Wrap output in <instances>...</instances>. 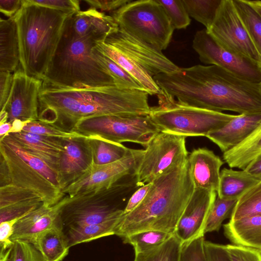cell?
I'll use <instances>...</instances> for the list:
<instances>
[{
    "label": "cell",
    "instance_id": "1",
    "mask_svg": "<svg viewBox=\"0 0 261 261\" xmlns=\"http://www.w3.org/2000/svg\"><path fill=\"white\" fill-rule=\"evenodd\" d=\"M162 92L182 103L239 114L261 112L258 84L246 81L216 65L179 68L153 77Z\"/></svg>",
    "mask_w": 261,
    "mask_h": 261
},
{
    "label": "cell",
    "instance_id": "2",
    "mask_svg": "<svg viewBox=\"0 0 261 261\" xmlns=\"http://www.w3.org/2000/svg\"><path fill=\"white\" fill-rule=\"evenodd\" d=\"M149 93L116 86L71 88L43 81L38 120L72 132L82 119L99 115H148Z\"/></svg>",
    "mask_w": 261,
    "mask_h": 261
},
{
    "label": "cell",
    "instance_id": "3",
    "mask_svg": "<svg viewBox=\"0 0 261 261\" xmlns=\"http://www.w3.org/2000/svg\"><path fill=\"white\" fill-rule=\"evenodd\" d=\"M151 182L143 201L123 215L115 232L117 236L123 239L147 230L174 233L195 190L188 159Z\"/></svg>",
    "mask_w": 261,
    "mask_h": 261
},
{
    "label": "cell",
    "instance_id": "4",
    "mask_svg": "<svg viewBox=\"0 0 261 261\" xmlns=\"http://www.w3.org/2000/svg\"><path fill=\"white\" fill-rule=\"evenodd\" d=\"M72 14L65 20L58 47L42 81L71 88L116 86L113 79L92 54L96 43L103 40L93 34L77 35L72 27Z\"/></svg>",
    "mask_w": 261,
    "mask_h": 261
},
{
    "label": "cell",
    "instance_id": "5",
    "mask_svg": "<svg viewBox=\"0 0 261 261\" xmlns=\"http://www.w3.org/2000/svg\"><path fill=\"white\" fill-rule=\"evenodd\" d=\"M21 8L14 16L20 64L27 75L42 80L69 14L32 4L28 0H21Z\"/></svg>",
    "mask_w": 261,
    "mask_h": 261
},
{
    "label": "cell",
    "instance_id": "6",
    "mask_svg": "<svg viewBox=\"0 0 261 261\" xmlns=\"http://www.w3.org/2000/svg\"><path fill=\"white\" fill-rule=\"evenodd\" d=\"M149 116L161 132L187 137L204 136L221 128L236 115L187 105L162 92Z\"/></svg>",
    "mask_w": 261,
    "mask_h": 261
},
{
    "label": "cell",
    "instance_id": "7",
    "mask_svg": "<svg viewBox=\"0 0 261 261\" xmlns=\"http://www.w3.org/2000/svg\"><path fill=\"white\" fill-rule=\"evenodd\" d=\"M111 16L119 29L161 51L170 42L174 29L157 0L132 1Z\"/></svg>",
    "mask_w": 261,
    "mask_h": 261
},
{
    "label": "cell",
    "instance_id": "8",
    "mask_svg": "<svg viewBox=\"0 0 261 261\" xmlns=\"http://www.w3.org/2000/svg\"><path fill=\"white\" fill-rule=\"evenodd\" d=\"M72 132L120 143L130 142L146 147L161 132L149 115H109L80 120Z\"/></svg>",
    "mask_w": 261,
    "mask_h": 261
},
{
    "label": "cell",
    "instance_id": "9",
    "mask_svg": "<svg viewBox=\"0 0 261 261\" xmlns=\"http://www.w3.org/2000/svg\"><path fill=\"white\" fill-rule=\"evenodd\" d=\"M115 184L72 197L68 195L60 213L63 230L71 226L100 223L123 215V210L118 208L113 201Z\"/></svg>",
    "mask_w": 261,
    "mask_h": 261
},
{
    "label": "cell",
    "instance_id": "10",
    "mask_svg": "<svg viewBox=\"0 0 261 261\" xmlns=\"http://www.w3.org/2000/svg\"><path fill=\"white\" fill-rule=\"evenodd\" d=\"M186 137L160 132L148 143L135 172L137 184L144 185L185 163L188 152Z\"/></svg>",
    "mask_w": 261,
    "mask_h": 261
},
{
    "label": "cell",
    "instance_id": "11",
    "mask_svg": "<svg viewBox=\"0 0 261 261\" xmlns=\"http://www.w3.org/2000/svg\"><path fill=\"white\" fill-rule=\"evenodd\" d=\"M192 46L204 64L219 66L249 82H261V65L225 48L203 29L197 31Z\"/></svg>",
    "mask_w": 261,
    "mask_h": 261
},
{
    "label": "cell",
    "instance_id": "12",
    "mask_svg": "<svg viewBox=\"0 0 261 261\" xmlns=\"http://www.w3.org/2000/svg\"><path fill=\"white\" fill-rule=\"evenodd\" d=\"M220 44L261 65V57L247 34L232 0H222L215 20L206 30Z\"/></svg>",
    "mask_w": 261,
    "mask_h": 261
},
{
    "label": "cell",
    "instance_id": "13",
    "mask_svg": "<svg viewBox=\"0 0 261 261\" xmlns=\"http://www.w3.org/2000/svg\"><path fill=\"white\" fill-rule=\"evenodd\" d=\"M103 42L124 54L152 77L179 68L162 51L119 29L109 34Z\"/></svg>",
    "mask_w": 261,
    "mask_h": 261
},
{
    "label": "cell",
    "instance_id": "14",
    "mask_svg": "<svg viewBox=\"0 0 261 261\" xmlns=\"http://www.w3.org/2000/svg\"><path fill=\"white\" fill-rule=\"evenodd\" d=\"M144 154L143 149H130L123 159L101 165L94 163L79 179L62 190L69 197L102 188H109L123 177L134 173Z\"/></svg>",
    "mask_w": 261,
    "mask_h": 261
},
{
    "label": "cell",
    "instance_id": "15",
    "mask_svg": "<svg viewBox=\"0 0 261 261\" xmlns=\"http://www.w3.org/2000/svg\"><path fill=\"white\" fill-rule=\"evenodd\" d=\"M0 153L7 165L11 184L35 192L48 206L56 204L66 196L2 141Z\"/></svg>",
    "mask_w": 261,
    "mask_h": 261
},
{
    "label": "cell",
    "instance_id": "16",
    "mask_svg": "<svg viewBox=\"0 0 261 261\" xmlns=\"http://www.w3.org/2000/svg\"><path fill=\"white\" fill-rule=\"evenodd\" d=\"M42 82L40 79L27 75L22 68L15 70L11 91L4 110L8 113V121L38 120L39 95Z\"/></svg>",
    "mask_w": 261,
    "mask_h": 261
},
{
    "label": "cell",
    "instance_id": "17",
    "mask_svg": "<svg viewBox=\"0 0 261 261\" xmlns=\"http://www.w3.org/2000/svg\"><path fill=\"white\" fill-rule=\"evenodd\" d=\"M217 193L195 189L174 234L182 244L204 237L207 217Z\"/></svg>",
    "mask_w": 261,
    "mask_h": 261
},
{
    "label": "cell",
    "instance_id": "18",
    "mask_svg": "<svg viewBox=\"0 0 261 261\" xmlns=\"http://www.w3.org/2000/svg\"><path fill=\"white\" fill-rule=\"evenodd\" d=\"M89 139H63L58 177L61 190L82 177L94 163Z\"/></svg>",
    "mask_w": 261,
    "mask_h": 261
},
{
    "label": "cell",
    "instance_id": "19",
    "mask_svg": "<svg viewBox=\"0 0 261 261\" xmlns=\"http://www.w3.org/2000/svg\"><path fill=\"white\" fill-rule=\"evenodd\" d=\"M66 195L56 204L48 206L44 203L20 219L14 225L11 240L33 244L37 237L46 230L62 225L60 210L67 198Z\"/></svg>",
    "mask_w": 261,
    "mask_h": 261
},
{
    "label": "cell",
    "instance_id": "20",
    "mask_svg": "<svg viewBox=\"0 0 261 261\" xmlns=\"http://www.w3.org/2000/svg\"><path fill=\"white\" fill-rule=\"evenodd\" d=\"M188 162L195 189H202L217 193L220 168L224 161L205 148L193 150Z\"/></svg>",
    "mask_w": 261,
    "mask_h": 261
},
{
    "label": "cell",
    "instance_id": "21",
    "mask_svg": "<svg viewBox=\"0 0 261 261\" xmlns=\"http://www.w3.org/2000/svg\"><path fill=\"white\" fill-rule=\"evenodd\" d=\"M261 123V112L236 115L221 128L206 137L226 152L244 141Z\"/></svg>",
    "mask_w": 261,
    "mask_h": 261
},
{
    "label": "cell",
    "instance_id": "22",
    "mask_svg": "<svg viewBox=\"0 0 261 261\" xmlns=\"http://www.w3.org/2000/svg\"><path fill=\"white\" fill-rule=\"evenodd\" d=\"M8 135L22 148L41 159L58 175L59 162L64 150L63 139L24 131Z\"/></svg>",
    "mask_w": 261,
    "mask_h": 261
},
{
    "label": "cell",
    "instance_id": "23",
    "mask_svg": "<svg viewBox=\"0 0 261 261\" xmlns=\"http://www.w3.org/2000/svg\"><path fill=\"white\" fill-rule=\"evenodd\" d=\"M224 234L232 244L261 252V216L231 220L223 225Z\"/></svg>",
    "mask_w": 261,
    "mask_h": 261
},
{
    "label": "cell",
    "instance_id": "24",
    "mask_svg": "<svg viewBox=\"0 0 261 261\" xmlns=\"http://www.w3.org/2000/svg\"><path fill=\"white\" fill-rule=\"evenodd\" d=\"M20 63L19 41L15 16L0 19V72H15Z\"/></svg>",
    "mask_w": 261,
    "mask_h": 261
},
{
    "label": "cell",
    "instance_id": "25",
    "mask_svg": "<svg viewBox=\"0 0 261 261\" xmlns=\"http://www.w3.org/2000/svg\"><path fill=\"white\" fill-rule=\"evenodd\" d=\"M95 47L131 75L149 95H158L162 93L153 77L121 51L103 41L97 42Z\"/></svg>",
    "mask_w": 261,
    "mask_h": 261
},
{
    "label": "cell",
    "instance_id": "26",
    "mask_svg": "<svg viewBox=\"0 0 261 261\" xmlns=\"http://www.w3.org/2000/svg\"><path fill=\"white\" fill-rule=\"evenodd\" d=\"M260 180L245 170L224 168L220 172L217 196L224 199L238 200Z\"/></svg>",
    "mask_w": 261,
    "mask_h": 261
},
{
    "label": "cell",
    "instance_id": "27",
    "mask_svg": "<svg viewBox=\"0 0 261 261\" xmlns=\"http://www.w3.org/2000/svg\"><path fill=\"white\" fill-rule=\"evenodd\" d=\"M33 245L45 261H62L68 254V243L62 225L55 226L40 233Z\"/></svg>",
    "mask_w": 261,
    "mask_h": 261
},
{
    "label": "cell",
    "instance_id": "28",
    "mask_svg": "<svg viewBox=\"0 0 261 261\" xmlns=\"http://www.w3.org/2000/svg\"><path fill=\"white\" fill-rule=\"evenodd\" d=\"M261 154V123L242 143L223 152V160L230 168L244 170Z\"/></svg>",
    "mask_w": 261,
    "mask_h": 261
},
{
    "label": "cell",
    "instance_id": "29",
    "mask_svg": "<svg viewBox=\"0 0 261 261\" xmlns=\"http://www.w3.org/2000/svg\"><path fill=\"white\" fill-rule=\"evenodd\" d=\"M122 216L100 223L71 226L64 229L69 247L115 234Z\"/></svg>",
    "mask_w": 261,
    "mask_h": 261
},
{
    "label": "cell",
    "instance_id": "30",
    "mask_svg": "<svg viewBox=\"0 0 261 261\" xmlns=\"http://www.w3.org/2000/svg\"><path fill=\"white\" fill-rule=\"evenodd\" d=\"M238 15L261 57V15L248 0H232Z\"/></svg>",
    "mask_w": 261,
    "mask_h": 261
},
{
    "label": "cell",
    "instance_id": "31",
    "mask_svg": "<svg viewBox=\"0 0 261 261\" xmlns=\"http://www.w3.org/2000/svg\"><path fill=\"white\" fill-rule=\"evenodd\" d=\"M89 140L92 150L94 163L98 165L118 161L125 157L130 150L122 144L100 138H92Z\"/></svg>",
    "mask_w": 261,
    "mask_h": 261
},
{
    "label": "cell",
    "instance_id": "32",
    "mask_svg": "<svg viewBox=\"0 0 261 261\" xmlns=\"http://www.w3.org/2000/svg\"><path fill=\"white\" fill-rule=\"evenodd\" d=\"M0 141L5 143L33 169L61 190L57 173L44 161L22 148L8 135L0 138Z\"/></svg>",
    "mask_w": 261,
    "mask_h": 261
},
{
    "label": "cell",
    "instance_id": "33",
    "mask_svg": "<svg viewBox=\"0 0 261 261\" xmlns=\"http://www.w3.org/2000/svg\"><path fill=\"white\" fill-rule=\"evenodd\" d=\"M257 216H261V180L239 198L230 220Z\"/></svg>",
    "mask_w": 261,
    "mask_h": 261
},
{
    "label": "cell",
    "instance_id": "34",
    "mask_svg": "<svg viewBox=\"0 0 261 261\" xmlns=\"http://www.w3.org/2000/svg\"><path fill=\"white\" fill-rule=\"evenodd\" d=\"M182 243L173 234L161 245L135 254L134 261H179Z\"/></svg>",
    "mask_w": 261,
    "mask_h": 261
},
{
    "label": "cell",
    "instance_id": "35",
    "mask_svg": "<svg viewBox=\"0 0 261 261\" xmlns=\"http://www.w3.org/2000/svg\"><path fill=\"white\" fill-rule=\"evenodd\" d=\"M95 46L92 51L93 57L113 79L116 86L146 91L131 75L114 61L98 50Z\"/></svg>",
    "mask_w": 261,
    "mask_h": 261
},
{
    "label": "cell",
    "instance_id": "36",
    "mask_svg": "<svg viewBox=\"0 0 261 261\" xmlns=\"http://www.w3.org/2000/svg\"><path fill=\"white\" fill-rule=\"evenodd\" d=\"M222 0H182L190 16L208 29L213 24Z\"/></svg>",
    "mask_w": 261,
    "mask_h": 261
},
{
    "label": "cell",
    "instance_id": "37",
    "mask_svg": "<svg viewBox=\"0 0 261 261\" xmlns=\"http://www.w3.org/2000/svg\"><path fill=\"white\" fill-rule=\"evenodd\" d=\"M173 234L158 230H147L132 234L122 239L124 243L133 246L136 254L161 245Z\"/></svg>",
    "mask_w": 261,
    "mask_h": 261
},
{
    "label": "cell",
    "instance_id": "38",
    "mask_svg": "<svg viewBox=\"0 0 261 261\" xmlns=\"http://www.w3.org/2000/svg\"><path fill=\"white\" fill-rule=\"evenodd\" d=\"M237 201L224 199L217 196L207 217L204 234L219 230L224 220L230 217Z\"/></svg>",
    "mask_w": 261,
    "mask_h": 261
},
{
    "label": "cell",
    "instance_id": "39",
    "mask_svg": "<svg viewBox=\"0 0 261 261\" xmlns=\"http://www.w3.org/2000/svg\"><path fill=\"white\" fill-rule=\"evenodd\" d=\"M38 199L35 192L13 184L0 187V208Z\"/></svg>",
    "mask_w": 261,
    "mask_h": 261
},
{
    "label": "cell",
    "instance_id": "40",
    "mask_svg": "<svg viewBox=\"0 0 261 261\" xmlns=\"http://www.w3.org/2000/svg\"><path fill=\"white\" fill-rule=\"evenodd\" d=\"M163 7L174 29H186L191 23L182 0H157Z\"/></svg>",
    "mask_w": 261,
    "mask_h": 261
},
{
    "label": "cell",
    "instance_id": "41",
    "mask_svg": "<svg viewBox=\"0 0 261 261\" xmlns=\"http://www.w3.org/2000/svg\"><path fill=\"white\" fill-rule=\"evenodd\" d=\"M23 131L62 139L75 138L92 139L90 137L74 132L65 131L54 125L39 120L29 123Z\"/></svg>",
    "mask_w": 261,
    "mask_h": 261
},
{
    "label": "cell",
    "instance_id": "42",
    "mask_svg": "<svg viewBox=\"0 0 261 261\" xmlns=\"http://www.w3.org/2000/svg\"><path fill=\"white\" fill-rule=\"evenodd\" d=\"M9 261H45L40 251L32 244L15 241L11 247Z\"/></svg>",
    "mask_w": 261,
    "mask_h": 261
},
{
    "label": "cell",
    "instance_id": "43",
    "mask_svg": "<svg viewBox=\"0 0 261 261\" xmlns=\"http://www.w3.org/2000/svg\"><path fill=\"white\" fill-rule=\"evenodd\" d=\"M43 204L42 200L38 199L0 208V223L22 217Z\"/></svg>",
    "mask_w": 261,
    "mask_h": 261
},
{
    "label": "cell",
    "instance_id": "44",
    "mask_svg": "<svg viewBox=\"0 0 261 261\" xmlns=\"http://www.w3.org/2000/svg\"><path fill=\"white\" fill-rule=\"evenodd\" d=\"M204 237L182 245L179 261H206Z\"/></svg>",
    "mask_w": 261,
    "mask_h": 261
},
{
    "label": "cell",
    "instance_id": "45",
    "mask_svg": "<svg viewBox=\"0 0 261 261\" xmlns=\"http://www.w3.org/2000/svg\"><path fill=\"white\" fill-rule=\"evenodd\" d=\"M28 1L32 4L62 11L68 14H74L81 11L80 1L77 0H28Z\"/></svg>",
    "mask_w": 261,
    "mask_h": 261
},
{
    "label": "cell",
    "instance_id": "46",
    "mask_svg": "<svg viewBox=\"0 0 261 261\" xmlns=\"http://www.w3.org/2000/svg\"><path fill=\"white\" fill-rule=\"evenodd\" d=\"M225 247L232 261H261V252L257 250L232 244Z\"/></svg>",
    "mask_w": 261,
    "mask_h": 261
},
{
    "label": "cell",
    "instance_id": "47",
    "mask_svg": "<svg viewBox=\"0 0 261 261\" xmlns=\"http://www.w3.org/2000/svg\"><path fill=\"white\" fill-rule=\"evenodd\" d=\"M204 248L206 261H232L224 245L204 241Z\"/></svg>",
    "mask_w": 261,
    "mask_h": 261
},
{
    "label": "cell",
    "instance_id": "48",
    "mask_svg": "<svg viewBox=\"0 0 261 261\" xmlns=\"http://www.w3.org/2000/svg\"><path fill=\"white\" fill-rule=\"evenodd\" d=\"M21 218H16L0 223V252H5L12 247L13 242L11 239L13 233L14 226Z\"/></svg>",
    "mask_w": 261,
    "mask_h": 261
},
{
    "label": "cell",
    "instance_id": "49",
    "mask_svg": "<svg viewBox=\"0 0 261 261\" xmlns=\"http://www.w3.org/2000/svg\"><path fill=\"white\" fill-rule=\"evenodd\" d=\"M130 0H86L84 1L90 8L102 12H113L128 4Z\"/></svg>",
    "mask_w": 261,
    "mask_h": 261
},
{
    "label": "cell",
    "instance_id": "50",
    "mask_svg": "<svg viewBox=\"0 0 261 261\" xmlns=\"http://www.w3.org/2000/svg\"><path fill=\"white\" fill-rule=\"evenodd\" d=\"M13 73L0 72V108L4 111L7 105L11 91Z\"/></svg>",
    "mask_w": 261,
    "mask_h": 261
},
{
    "label": "cell",
    "instance_id": "51",
    "mask_svg": "<svg viewBox=\"0 0 261 261\" xmlns=\"http://www.w3.org/2000/svg\"><path fill=\"white\" fill-rule=\"evenodd\" d=\"M151 185V182L147 183L142 186L133 193L123 210L124 215L133 211L143 201L149 192Z\"/></svg>",
    "mask_w": 261,
    "mask_h": 261
},
{
    "label": "cell",
    "instance_id": "52",
    "mask_svg": "<svg viewBox=\"0 0 261 261\" xmlns=\"http://www.w3.org/2000/svg\"><path fill=\"white\" fill-rule=\"evenodd\" d=\"M21 7L20 0H0V11L9 18L14 16Z\"/></svg>",
    "mask_w": 261,
    "mask_h": 261
},
{
    "label": "cell",
    "instance_id": "53",
    "mask_svg": "<svg viewBox=\"0 0 261 261\" xmlns=\"http://www.w3.org/2000/svg\"><path fill=\"white\" fill-rule=\"evenodd\" d=\"M244 170L253 176L261 180V154L252 160Z\"/></svg>",
    "mask_w": 261,
    "mask_h": 261
},
{
    "label": "cell",
    "instance_id": "54",
    "mask_svg": "<svg viewBox=\"0 0 261 261\" xmlns=\"http://www.w3.org/2000/svg\"><path fill=\"white\" fill-rule=\"evenodd\" d=\"M30 122H31V121L30 120L22 121L20 119L14 120L12 122V127L9 134L22 132L24 127Z\"/></svg>",
    "mask_w": 261,
    "mask_h": 261
},
{
    "label": "cell",
    "instance_id": "55",
    "mask_svg": "<svg viewBox=\"0 0 261 261\" xmlns=\"http://www.w3.org/2000/svg\"><path fill=\"white\" fill-rule=\"evenodd\" d=\"M12 127V123L7 121L0 123V138L8 135Z\"/></svg>",
    "mask_w": 261,
    "mask_h": 261
},
{
    "label": "cell",
    "instance_id": "56",
    "mask_svg": "<svg viewBox=\"0 0 261 261\" xmlns=\"http://www.w3.org/2000/svg\"><path fill=\"white\" fill-rule=\"evenodd\" d=\"M11 248L5 252H0V261H9V256Z\"/></svg>",
    "mask_w": 261,
    "mask_h": 261
},
{
    "label": "cell",
    "instance_id": "57",
    "mask_svg": "<svg viewBox=\"0 0 261 261\" xmlns=\"http://www.w3.org/2000/svg\"><path fill=\"white\" fill-rule=\"evenodd\" d=\"M250 4L261 15V1H249Z\"/></svg>",
    "mask_w": 261,
    "mask_h": 261
},
{
    "label": "cell",
    "instance_id": "58",
    "mask_svg": "<svg viewBox=\"0 0 261 261\" xmlns=\"http://www.w3.org/2000/svg\"><path fill=\"white\" fill-rule=\"evenodd\" d=\"M259 84V86L260 89L261 90V82L259 84Z\"/></svg>",
    "mask_w": 261,
    "mask_h": 261
}]
</instances>
